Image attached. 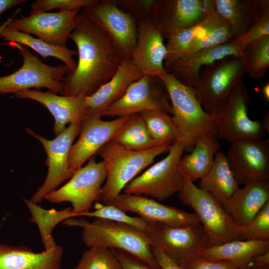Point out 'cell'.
<instances>
[{"label": "cell", "instance_id": "6da1fadb", "mask_svg": "<svg viewBox=\"0 0 269 269\" xmlns=\"http://www.w3.org/2000/svg\"><path fill=\"white\" fill-rule=\"evenodd\" d=\"M69 39L77 46L78 60L64 77L61 95L85 98L112 77L123 59L108 35L82 11Z\"/></svg>", "mask_w": 269, "mask_h": 269}, {"label": "cell", "instance_id": "7a4b0ae2", "mask_svg": "<svg viewBox=\"0 0 269 269\" xmlns=\"http://www.w3.org/2000/svg\"><path fill=\"white\" fill-rule=\"evenodd\" d=\"M63 224L82 229V240L88 247H101L127 252L154 269H160L144 232L129 225L101 218L90 222L68 219Z\"/></svg>", "mask_w": 269, "mask_h": 269}, {"label": "cell", "instance_id": "3957f363", "mask_svg": "<svg viewBox=\"0 0 269 269\" xmlns=\"http://www.w3.org/2000/svg\"><path fill=\"white\" fill-rule=\"evenodd\" d=\"M171 144L144 150H130L113 140L105 144L97 153L102 158L107 170L100 202L113 204L125 186L150 165L157 156L168 152Z\"/></svg>", "mask_w": 269, "mask_h": 269}, {"label": "cell", "instance_id": "277c9868", "mask_svg": "<svg viewBox=\"0 0 269 269\" xmlns=\"http://www.w3.org/2000/svg\"><path fill=\"white\" fill-rule=\"evenodd\" d=\"M169 96L172 119L184 144V151L190 152L196 141L202 135L218 137L217 129L210 114L203 109L195 97L192 88L180 82L172 74L159 75Z\"/></svg>", "mask_w": 269, "mask_h": 269}, {"label": "cell", "instance_id": "5b68a950", "mask_svg": "<svg viewBox=\"0 0 269 269\" xmlns=\"http://www.w3.org/2000/svg\"><path fill=\"white\" fill-rule=\"evenodd\" d=\"M184 183L178 192L182 203L191 207L205 232L208 247L241 240L240 227L219 202L207 191L195 185L182 172Z\"/></svg>", "mask_w": 269, "mask_h": 269}, {"label": "cell", "instance_id": "8992f818", "mask_svg": "<svg viewBox=\"0 0 269 269\" xmlns=\"http://www.w3.org/2000/svg\"><path fill=\"white\" fill-rule=\"evenodd\" d=\"M184 146L181 140L172 143L167 155L131 181L123 193L150 196L160 201L178 193L184 183L179 163Z\"/></svg>", "mask_w": 269, "mask_h": 269}, {"label": "cell", "instance_id": "52a82bcc", "mask_svg": "<svg viewBox=\"0 0 269 269\" xmlns=\"http://www.w3.org/2000/svg\"><path fill=\"white\" fill-rule=\"evenodd\" d=\"M249 98L248 90L241 80L222 106L210 114L218 139L231 143L263 138L266 132L261 122L249 117Z\"/></svg>", "mask_w": 269, "mask_h": 269}, {"label": "cell", "instance_id": "ba28073f", "mask_svg": "<svg viewBox=\"0 0 269 269\" xmlns=\"http://www.w3.org/2000/svg\"><path fill=\"white\" fill-rule=\"evenodd\" d=\"M10 44L17 49L23 62L13 73L0 77V94H14L32 88H45L54 94H61L63 80L70 72L65 65H47L27 47L16 43Z\"/></svg>", "mask_w": 269, "mask_h": 269}, {"label": "cell", "instance_id": "9c48e42d", "mask_svg": "<svg viewBox=\"0 0 269 269\" xmlns=\"http://www.w3.org/2000/svg\"><path fill=\"white\" fill-rule=\"evenodd\" d=\"M245 73L240 57H227L203 67L192 88L205 111L211 114L220 107Z\"/></svg>", "mask_w": 269, "mask_h": 269}, {"label": "cell", "instance_id": "30bf717a", "mask_svg": "<svg viewBox=\"0 0 269 269\" xmlns=\"http://www.w3.org/2000/svg\"><path fill=\"white\" fill-rule=\"evenodd\" d=\"M88 160L85 166L75 171L67 183L44 199L55 203L70 202L77 216L90 211L94 203L100 201L107 170L104 162L97 161L95 156Z\"/></svg>", "mask_w": 269, "mask_h": 269}, {"label": "cell", "instance_id": "8fae6325", "mask_svg": "<svg viewBox=\"0 0 269 269\" xmlns=\"http://www.w3.org/2000/svg\"><path fill=\"white\" fill-rule=\"evenodd\" d=\"M167 92L158 76L143 75L132 83L124 95L107 107L102 117L121 118L144 112L160 111L172 114Z\"/></svg>", "mask_w": 269, "mask_h": 269}, {"label": "cell", "instance_id": "7c38bea8", "mask_svg": "<svg viewBox=\"0 0 269 269\" xmlns=\"http://www.w3.org/2000/svg\"><path fill=\"white\" fill-rule=\"evenodd\" d=\"M144 233L150 245L162 249L179 266L190 257L200 255L208 247L201 224L174 227L148 221L147 228Z\"/></svg>", "mask_w": 269, "mask_h": 269}, {"label": "cell", "instance_id": "4fadbf2b", "mask_svg": "<svg viewBox=\"0 0 269 269\" xmlns=\"http://www.w3.org/2000/svg\"><path fill=\"white\" fill-rule=\"evenodd\" d=\"M81 11L108 35L122 59L131 58L136 45L137 23L116 0H98Z\"/></svg>", "mask_w": 269, "mask_h": 269}, {"label": "cell", "instance_id": "5bb4252c", "mask_svg": "<svg viewBox=\"0 0 269 269\" xmlns=\"http://www.w3.org/2000/svg\"><path fill=\"white\" fill-rule=\"evenodd\" d=\"M81 123L70 124L60 134L52 140L26 128V132L42 144L47 154L45 164L48 172L42 185L33 194L30 200L40 203L48 194L53 192L61 183L70 178L73 174L69 169L68 158L71 148L79 134Z\"/></svg>", "mask_w": 269, "mask_h": 269}, {"label": "cell", "instance_id": "9a60e30c", "mask_svg": "<svg viewBox=\"0 0 269 269\" xmlns=\"http://www.w3.org/2000/svg\"><path fill=\"white\" fill-rule=\"evenodd\" d=\"M214 9V0H155L148 18L163 38L203 21Z\"/></svg>", "mask_w": 269, "mask_h": 269}, {"label": "cell", "instance_id": "2e32d148", "mask_svg": "<svg viewBox=\"0 0 269 269\" xmlns=\"http://www.w3.org/2000/svg\"><path fill=\"white\" fill-rule=\"evenodd\" d=\"M230 143L226 156L239 185L269 182V140H243Z\"/></svg>", "mask_w": 269, "mask_h": 269}, {"label": "cell", "instance_id": "e0dca14e", "mask_svg": "<svg viewBox=\"0 0 269 269\" xmlns=\"http://www.w3.org/2000/svg\"><path fill=\"white\" fill-rule=\"evenodd\" d=\"M80 10L45 12L12 18L8 26L35 35L52 45L66 47V42L75 28Z\"/></svg>", "mask_w": 269, "mask_h": 269}, {"label": "cell", "instance_id": "ac0fdd59", "mask_svg": "<svg viewBox=\"0 0 269 269\" xmlns=\"http://www.w3.org/2000/svg\"><path fill=\"white\" fill-rule=\"evenodd\" d=\"M116 118L105 121L100 117L89 118L81 124L79 137L72 145L69 155L68 167L73 174L91 157L95 156L113 138L131 117Z\"/></svg>", "mask_w": 269, "mask_h": 269}, {"label": "cell", "instance_id": "d6986e66", "mask_svg": "<svg viewBox=\"0 0 269 269\" xmlns=\"http://www.w3.org/2000/svg\"><path fill=\"white\" fill-rule=\"evenodd\" d=\"M113 204L125 212L136 213L145 220L169 226L186 227L201 224L194 213L161 204L143 195L122 192Z\"/></svg>", "mask_w": 269, "mask_h": 269}, {"label": "cell", "instance_id": "ffe728a7", "mask_svg": "<svg viewBox=\"0 0 269 269\" xmlns=\"http://www.w3.org/2000/svg\"><path fill=\"white\" fill-rule=\"evenodd\" d=\"M240 48L233 40L165 62L164 65L168 73L173 74L186 86L193 88L203 67L227 57H240Z\"/></svg>", "mask_w": 269, "mask_h": 269}, {"label": "cell", "instance_id": "44dd1931", "mask_svg": "<svg viewBox=\"0 0 269 269\" xmlns=\"http://www.w3.org/2000/svg\"><path fill=\"white\" fill-rule=\"evenodd\" d=\"M17 98L28 99L44 106L53 116V128L56 136L60 134L69 123H81L88 118L85 98L59 95L49 91L26 90L14 93Z\"/></svg>", "mask_w": 269, "mask_h": 269}, {"label": "cell", "instance_id": "7402d4cb", "mask_svg": "<svg viewBox=\"0 0 269 269\" xmlns=\"http://www.w3.org/2000/svg\"><path fill=\"white\" fill-rule=\"evenodd\" d=\"M137 38L131 58L143 75L159 76L164 74L166 49L164 38L148 18L137 23Z\"/></svg>", "mask_w": 269, "mask_h": 269}, {"label": "cell", "instance_id": "603a6c76", "mask_svg": "<svg viewBox=\"0 0 269 269\" xmlns=\"http://www.w3.org/2000/svg\"><path fill=\"white\" fill-rule=\"evenodd\" d=\"M142 76L143 74L131 58L123 59L112 77L93 94L85 98L88 118H101L104 110L119 100L129 86Z\"/></svg>", "mask_w": 269, "mask_h": 269}, {"label": "cell", "instance_id": "cb8c5ba5", "mask_svg": "<svg viewBox=\"0 0 269 269\" xmlns=\"http://www.w3.org/2000/svg\"><path fill=\"white\" fill-rule=\"evenodd\" d=\"M269 201V182L253 181L239 187L222 205L239 227L248 223Z\"/></svg>", "mask_w": 269, "mask_h": 269}, {"label": "cell", "instance_id": "d4e9b609", "mask_svg": "<svg viewBox=\"0 0 269 269\" xmlns=\"http://www.w3.org/2000/svg\"><path fill=\"white\" fill-rule=\"evenodd\" d=\"M63 254L59 245L37 253L26 247L0 243V269H61Z\"/></svg>", "mask_w": 269, "mask_h": 269}, {"label": "cell", "instance_id": "484cf974", "mask_svg": "<svg viewBox=\"0 0 269 269\" xmlns=\"http://www.w3.org/2000/svg\"><path fill=\"white\" fill-rule=\"evenodd\" d=\"M214 9L230 26L233 40L247 32L269 6V0H214Z\"/></svg>", "mask_w": 269, "mask_h": 269}, {"label": "cell", "instance_id": "4316f807", "mask_svg": "<svg viewBox=\"0 0 269 269\" xmlns=\"http://www.w3.org/2000/svg\"><path fill=\"white\" fill-rule=\"evenodd\" d=\"M268 251L269 240H238L207 247L201 251L200 255L209 261H229L242 269L250 265L256 256Z\"/></svg>", "mask_w": 269, "mask_h": 269}, {"label": "cell", "instance_id": "83f0119b", "mask_svg": "<svg viewBox=\"0 0 269 269\" xmlns=\"http://www.w3.org/2000/svg\"><path fill=\"white\" fill-rule=\"evenodd\" d=\"M239 185L226 155L218 151L211 168L200 179L198 187L209 192L222 206L240 187Z\"/></svg>", "mask_w": 269, "mask_h": 269}, {"label": "cell", "instance_id": "f1b7e54d", "mask_svg": "<svg viewBox=\"0 0 269 269\" xmlns=\"http://www.w3.org/2000/svg\"><path fill=\"white\" fill-rule=\"evenodd\" d=\"M12 19V17L8 18L0 27V37H2L4 41L24 45L34 50L44 59L48 57L57 58L64 63L70 72L75 69L77 62L73 57L77 54V50L69 49L67 47L52 45L31 34L8 26Z\"/></svg>", "mask_w": 269, "mask_h": 269}, {"label": "cell", "instance_id": "f546056e", "mask_svg": "<svg viewBox=\"0 0 269 269\" xmlns=\"http://www.w3.org/2000/svg\"><path fill=\"white\" fill-rule=\"evenodd\" d=\"M220 146L218 137L210 135L200 136L192 150L183 154L179 163L181 171L193 182L201 179L211 168Z\"/></svg>", "mask_w": 269, "mask_h": 269}, {"label": "cell", "instance_id": "4dcf8cb0", "mask_svg": "<svg viewBox=\"0 0 269 269\" xmlns=\"http://www.w3.org/2000/svg\"><path fill=\"white\" fill-rule=\"evenodd\" d=\"M221 18L215 9H213L201 22L170 36L165 44L166 55L164 62L181 57L191 44L213 28Z\"/></svg>", "mask_w": 269, "mask_h": 269}, {"label": "cell", "instance_id": "1f68e13d", "mask_svg": "<svg viewBox=\"0 0 269 269\" xmlns=\"http://www.w3.org/2000/svg\"><path fill=\"white\" fill-rule=\"evenodd\" d=\"M23 200L31 214V222L35 223L38 228L45 251L55 248L58 245L54 241L52 232L59 223L77 217L72 211V207L58 211L54 209L47 210L30 200L24 198Z\"/></svg>", "mask_w": 269, "mask_h": 269}, {"label": "cell", "instance_id": "d6a6232c", "mask_svg": "<svg viewBox=\"0 0 269 269\" xmlns=\"http://www.w3.org/2000/svg\"><path fill=\"white\" fill-rule=\"evenodd\" d=\"M112 140L126 148L133 150H147L159 146L150 136L139 114L131 116Z\"/></svg>", "mask_w": 269, "mask_h": 269}, {"label": "cell", "instance_id": "836d02e7", "mask_svg": "<svg viewBox=\"0 0 269 269\" xmlns=\"http://www.w3.org/2000/svg\"><path fill=\"white\" fill-rule=\"evenodd\" d=\"M240 57L251 78H262L269 67V35L244 46L241 50Z\"/></svg>", "mask_w": 269, "mask_h": 269}, {"label": "cell", "instance_id": "e575fe53", "mask_svg": "<svg viewBox=\"0 0 269 269\" xmlns=\"http://www.w3.org/2000/svg\"><path fill=\"white\" fill-rule=\"evenodd\" d=\"M139 115L158 145L171 144L179 139L178 130L169 114L160 111H151Z\"/></svg>", "mask_w": 269, "mask_h": 269}, {"label": "cell", "instance_id": "d590c367", "mask_svg": "<svg viewBox=\"0 0 269 269\" xmlns=\"http://www.w3.org/2000/svg\"><path fill=\"white\" fill-rule=\"evenodd\" d=\"M94 210L84 213L82 216L101 218L114 222L126 224L145 232L148 226V221L140 217H133L126 214L115 205H107L100 202H95Z\"/></svg>", "mask_w": 269, "mask_h": 269}, {"label": "cell", "instance_id": "8d00e7d4", "mask_svg": "<svg viewBox=\"0 0 269 269\" xmlns=\"http://www.w3.org/2000/svg\"><path fill=\"white\" fill-rule=\"evenodd\" d=\"M74 269H123L112 249L92 247L85 251Z\"/></svg>", "mask_w": 269, "mask_h": 269}, {"label": "cell", "instance_id": "74e56055", "mask_svg": "<svg viewBox=\"0 0 269 269\" xmlns=\"http://www.w3.org/2000/svg\"><path fill=\"white\" fill-rule=\"evenodd\" d=\"M233 40V36L230 26L221 18L213 28L191 44L181 56L200 49L224 44Z\"/></svg>", "mask_w": 269, "mask_h": 269}, {"label": "cell", "instance_id": "f35d334b", "mask_svg": "<svg viewBox=\"0 0 269 269\" xmlns=\"http://www.w3.org/2000/svg\"><path fill=\"white\" fill-rule=\"evenodd\" d=\"M241 240H269V201L247 224L240 227Z\"/></svg>", "mask_w": 269, "mask_h": 269}, {"label": "cell", "instance_id": "ab89813d", "mask_svg": "<svg viewBox=\"0 0 269 269\" xmlns=\"http://www.w3.org/2000/svg\"><path fill=\"white\" fill-rule=\"evenodd\" d=\"M97 0H37L30 5V14L45 12L54 9L65 11L83 9L90 6Z\"/></svg>", "mask_w": 269, "mask_h": 269}, {"label": "cell", "instance_id": "60d3db41", "mask_svg": "<svg viewBox=\"0 0 269 269\" xmlns=\"http://www.w3.org/2000/svg\"><path fill=\"white\" fill-rule=\"evenodd\" d=\"M269 35V6L267 7L251 28L245 34L234 39L241 50L251 42Z\"/></svg>", "mask_w": 269, "mask_h": 269}, {"label": "cell", "instance_id": "b9f144b4", "mask_svg": "<svg viewBox=\"0 0 269 269\" xmlns=\"http://www.w3.org/2000/svg\"><path fill=\"white\" fill-rule=\"evenodd\" d=\"M155 1V0H116L118 6L131 15L137 23L148 17Z\"/></svg>", "mask_w": 269, "mask_h": 269}, {"label": "cell", "instance_id": "7bdbcfd3", "mask_svg": "<svg viewBox=\"0 0 269 269\" xmlns=\"http://www.w3.org/2000/svg\"><path fill=\"white\" fill-rule=\"evenodd\" d=\"M180 267L182 269H240L229 261H209L200 255L190 257Z\"/></svg>", "mask_w": 269, "mask_h": 269}, {"label": "cell", "instance_id": "ee69618b", "mask_svg": "<svg viewBox=\"0 0 269 269\" xmlns=\"http://www.w3.org/2000/svg\"><path fill=\"white\" fill-rule=\"evenodd\" d=\"M123 269H154L142 260L124 251L112 249Z\"/></svg>", "mask_w": 269, "mask_h": 269}, {"label": "cell", "instance_id": "f6af8a7d", "mask_svg": "<svg viewBox=\"0 0 269 269\" xmlns=\"http://www.w3.org/2000/svg\"><path fill=\"white\" fill-rule=\"evenodd\" d=\"M151 251L155 257L160 269H182L161 248L150 245Z\"/></svg>", "mask_w": 269, "mask_h": 269}, {"label": "cell", "instance_id": "bcb514c9", "mask_svg": "<svg viewBox=\"0 0 269 269\" xmlns=\"http://www.w3.org/2000/svg\"><path fill=\"white\" fill-rule=\"evenodd\" d=\"M26 1L25 0H0V19L2 14L14 7Z\"/></svg>", "mask_w": 269, "mask_h": 269}, {"label": "cell", "instance_id": "7dc6e473", "mask_svg": "<svg viewBox=\"0 0 269 269\" xmlns=\"http://www.w3.org/2000/svg\"><path fill=\"white\" fill-rule=\"evenodd\" d=\"M251 264L259 267L269 266V251L256 256Z\"/></svg>", "mask_w": 269, "mask_h": 269}, {"label": "cell", "instance_id": "c3c4849f", "mask_svg": "<svg viewBox=\"0 0 269 269\" xmlns=\"http://www.w3.org/2000/svg\"><path fill=\"white\" fill-rule=\"evenodd\" d=\"M262 94L265 100L268 102L269 101V83L268 82L263 85Z\"/></svg>", "mask_w": 269, "mask_h": 269}, {"label": "cell", "instance_id": "681fc988", "mask_svg": "<svg viewBox=\"0 0 269 269\" xmlns=\"http://www.w3.org/2000/svg\"><path fill=\"white\" fill-rule=\"evenodd\" d=\"M263 127L265 131H267L269 133V113H267L262 122H261Z\"/></svg>", "mask_w": 269, "mask_h": 269}, {"label": "cell", "instance_id": "f907efd6", "mask_svg": "<svg viewBox=\"0 0 269 269\" xmlns=\"http://www.w3.org/2000/svg\"><path fill=\"white\" fill-rule=\"evenodd\" d=\"M242 269H269V266L259 267L250 264V265L247 266L246 267Z\"/></svg>", "mask_w": 269, "mask_h": 269}]
</instances>
